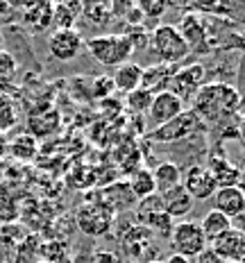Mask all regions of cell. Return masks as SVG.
Segmentation results:
<instances>
[{
    "instance_id": "d590c367",
    "label": "cell",
    "mask_w": 245,
    "mask_h": 263,
    "mask_svg": "<svg viewBox=\"0 0 245 263\" xmlns=\"http://www.w3.org/2000/svg\"><path fill=\"white\" fill-rule=\"evenodd\" d=\"M163 263H193V261H191V259H186V256H179V254H171V256H168V259L163 261Z\"/></svg>"
},
{
    "instance_id": "ba28073f",
    "label": "cell",
    "mask_w": 245,
    "mask_h": 263,
    "mask_svg": "<svg viewBox=\"0 0 245 263\" xmlns=\"http://www.w3.org/2000/svg\"><path fill=\"white\" fill-rule=\"evenodd\" d=\"M184 109H186V105H184V102L179 100L173 91L157 93V96L152 98V105L148 109V114H145V120H148L150 132L161 127V125H166V123H171V120L177 118Z\"/></svg>"
},
{
    "instance_id": "ac0fdd59",
    "label": "cell",
    "mask_w": 245,
    "mask_h": 263,
    "mask_svg": "<svg viewBox=\"0 0 245 263\" xmlns=\"http://www.w3.org/2000/svg\"><path fill=\"white\" fill-rule=\"evenodd\" d=\"M7 155L18 163H30L39 155V141L34 134H16L7 143Z\"/></svg>"
},
{
    "instance_id": "4dcf8cb0",
    "label": "cell",
    "mask_w": 245,
    "mask_h": 263,
    "mask_svg": "<svg viewBox=\"0 0 245 263\" xmlns=\"http://www.w3.org/2000/svg\"><path fill=\"white\" fill-rule=\"evenodd\" d=\"M136 7L141 9L143 16H152V18H157V16H161L166 12V5L163 3H141V5H136Z\"/></svg>"
},
{
    "instance_id": "5bb4252c",
    "label": "cell",
    "mask_w": 245,
    "mask_h": 263,
    "mask_svg": "<svg viewBox=\"0 0 245 263\" xmlns=\"http://www.w3.org/2000/svg\"><path fill=\"white\" fill-rule=\"evenodd\" d=\"M211 200H214V211L227 216L230 220L245 213V195L236 186H232V189H218Z\"/></svg>"
},
{
    "instance_id": "484cf974",
    "label": "cell",
    "mask_w": 245,
    "mask_h": 263,
    "mask_svg": "<svg viewBox=\"0 0 245 263\" xmlns=\"http://www.w3.org/2000/svg\"><path fill=\"white\" fill-rule=\"evenodd\" d=\"M152 93L145 91V89H136L132 93H127L125 96V109H127V114H132V116H145L148 114V109L152 105Z\"/></svg>"
},
{
    "instance_id": "74e56055",
    "label": "cell",
    "mask_w": 245,
    "mask_h": 263,
    "mask_svg": "<svg viewBox=\"0 0 245 263\" xmlns=\"http://www.w3.org/2000/svg\"><path fill=\"white\" fill-rule=\"evenodd\" d=\"M39 263H54V261H39Z\"/></svg>"
},
{
    "instance_id": "603a6c76",
    "label": "cell",
    "mask_w": 245,
    "mask_h": 263,
    "mask_svg": "<svg viewBox=\"0 0 245 263\" xmlns=\"http://www.w3.org/2000/svg\"><path fill=\"white\" fill-rule=\"evenodd\" d=\"M200 227H202V234H204L206 243H214L218 236H222L225 232H230L234 224H232V220L227 216H222V213H218V211L211 209V211H206L202 216Z\"/></svg>"
},
{
    "instance_id": "7c38bea8",
    "label": "cell",
    "mask_w": 245,
    "mask_h": 263,
    "mask_svg": "<svg viewBox=\"0 0 245 263\" xmlns=\"http://www.w3.org/2000/svg\"><path fill=\"white\" fill-rule=\"evenodd\" d=\"M179 34L184 36L186 41L189 50L191 52H202L206 50V25H204V18L200 14H184L182 21L177 25Z\"/></svg>"
},
{
    "instance_id": "6da1fadb",
    "label": "cell",
    "mask_w": 245,
    "mask_h": 263,
    "mask_svg": "<svg viewBox=\"0 0 245 263\" xmlns=\"http://www.w3.org/2000/svg\"><path fill=\"white\" fill-rule=\"evenodd\" d=\"M243 96L227 82H206L191 100V111L202 120L204 127H225L238 118Z\"/></svg>"
},
{
    "instance_id": "f546056e",
    "label": "cell",
    "mask_w": 245,
    "mask_h": 263,
    "mask_svg": "<svg viewBox=\"0 0 245 263\" xmlns=\"http://www.w3.org/2000/svg\"><path fill=\"white\" fill-rule=\"evenodd\" d=\"M18 218V209L12 197H0V222H14Z\"/></svg>"
},
{
    "instance_id": "f35d334b",
    "label": "cell",
    "mask_w": 245,
    "mask_h": 263,
    "mask_svg": "<svg viewBox=\"0 0 245 263\" xmlns=\"http://www.w3.org/2000/svg\"><path fill=\"white\" fill-rule=\"evenodd\" d=\"M148 263H163V261H148Z\"/></svg>"
},
{
    "instance_id": "9c48e42d",
    "label": "cell",
    "mask_w": 245,
    "mask_h": 263,
    "mask_svg": "<svg viewBox=\"0 0 245 263\" xmlns=\"http://www.w3.org/2000/svg\"><path fill=\"white\" fill-rule=\"evenodd\" d=\"M182 186L184 191L195 200H211L214 193L218 191V186L211 177V173L206 171V166L193 163L186 173H182Z\"/></svg>"
},
{
    "instance_id": "7402d4cb",
    "label": "cell",
    "mask_w": 245,
    "mask_h": 263,
    "mask_svg": "<svg viewBox=\"0 0 245 263\" xmlns=\"http://www.w3.org/2000/svg\"><path fill=\"white\" fill-rule=\"evenodd\" d=\"M82 14V3H52V25L57 30H75Z\"/></svg>"
},
{
    "instance_id": "9a60e30c",
    "label": "cell",
    "mask_w": 245,
    "mask_h": 263,
    "mask_svg": "<svg viewBox=\"0 0 245 263\" xmlns=\"http://www.w3.org/2000/svg\"><path fill=\"white\" fill-rule=\"evenodd\" d=\"M206 171L211 173L218 189H232V186H236V182H238L241 168H238L236 163H232L225 155H211Z\"/></svg>"
},
{
    "instance_id": "1f68e13d",
    "label": "cell",
    "mask_w": 245,
    "mask_h": 263,
    "mask_svg": "<svg viewBox=\"0 0 245 263\" xmlns=\"http://www.w3.org/2000/svg\"><path fill=\"white\" fill-rule=\"evenodd\" d=\"M222 48H225V50H238V52H243V57H245V34H230Z\"/></svg>"
},
{
    "instance_id": "30bf717a",
    "label": "cell",
    "mask_w": 245,
    "mask_h": 263,
    "mask_svg": "<svg viewBox=\"0 0 245 263\" xmlns=\"http://www.w3.org/2000/svg\"><path fill=\"white\" fill-rule=\"evenodd\" d=\"M82 46H84V41H82V34L78 30H54L48 39V50L59 62H73L80 54Z\"/></svg>"
},
{
    "instance_id": "44dd1931",
    "label": "cell",
    "mask_w": 245,
    "mask_h": 263,
    "mask_svg": "<svg viewBox=\"0 0 245 263\" xmlns=\"http://www.w3.org/2000/svg\"><path fill=\"white\" fill-rule=\"evenodd\" d=\"M152 179H155L157 193H166V191L182 184V168H179L175 161H161L159 166L152 171Z\"/></svg>"
},
{
    "instance_id": "836d02e7",
    "label": "cell",
    "mask_w": 245,
    "mask_h": 263,
    "mask_svg": "<svg viewBox=\"0 0 245 263\" xmlns=\"http://www.w3.org/2000/svg\"><path fill=\"white\" fill-rule=\"evenodd\" d=\"M195 259H198V263H222V261L214 254V252H211V248H206V250L202 252V254L195 256Z\"/></svg>"
},
{
    "instance_id": "d6986e66",
    "label": "cell",
    "mask_w": 245,
    "mask_h": 263,
    "mask_svg": "<svg viewBox=\"0 0 245 263\" xmlns=\"http://www.w3.org/2000/svg\"><path fill=\"white\" fill-rule=\"evenodd\" d=\"M141 78H143V68H141L139 64H134V62L121 64L116 70H114V75H111L116 91L125 93V96L139 89V86H141Z\"/></svg>"
},
{
    "instance_id": "cb8c5ba5",
    "label": "cell",
    "mask_w": 245,
    "mask_h": 263,
    "mask_svg": "<svg viewBox=\"0 0 245 263\" xmlns=\"http://www.w3.org/2000/svg\"><path fill=\"white\" fill-rule=\"evenodd\" d=\"M139 224H143V227H148L155 236L159 238H168L173 232V218L168 216L166 211H157V213H145V216H139Z\"/></svg>"
},
{
    "instance_id": "e0dca14e",
    "label": "cell",
    "mask_w": 245,
    "mask_h": 263,
    "mask_svg": "<svg viewBox=\"0 0 245 263\" xmlns=\"http://www.w3.org/2000/svg\"><path fill=\"white\" fill-rule=\"evenodd\" d=\"M175 73V68L168 64H155L143 68V78H141V89L150 91L152 96L161 91H168V84H171V78Z\"/></svg>"
},
{
    "instance_id": "5b68a950",
    "label": "cell",
    "mask_w": 245,
    "mask_h": 263,
    "mask_svg": "<svg viewBox=\"0 0 245 263\" xmlns=\"http://www.w3.org/2000/svg\"><path fill=\"white\" fill-rule=\"evenodd\" d=\"M171 245H173V250H175V254L186 256V259H195V256H200L209 248L198 220L177 222L171 232Z\"/></svg>"
},
{
    "instance_id": "2e32d148",
    "label": "cell",
    "mask_w": 245,
    "mask_h": 263,
    "mask_svg": "<svg viewBox=\"0 0 245 263\" xmlns=\"http://www.w3.org/2000/svg\"><path fill=\"white\" fill-rule=\"evenodd\" d=\"M161 197V204H163V211L168 213L171 218H184L189 216L191 209H193V197H191L186 191H184V186L179 184L175 189L166 191V193H159Z\"/></svg>"
},
{
    "instance_id": "7a4b0ae2",
    "label": "cell",
    "mask_w": 245,
    "mask_h": 263,
    "mask_svg": "<svg viewBox=\"0 0 245 263\" xmlns=\"http://www.w3.org/2000/svg\"><path fill=\"white\" fill-rule=\"evenodd\" d=\"M134 50L136 48L127 34H100L86 41V52L102 66H116L118 68L121 64L129 62Z\"/></svg>"
},
{
    "instance_id": "4fadbf2b",
    "label": "cell",
    "mask_w": 245,
    "mask_h": 263,
    "mask_svg": "<svg viewBox=\"0 0 245 263\" xmlns=\"http://www.w3.org/2000/svg\"><path fill=\"white\" fill-rule=\"evenodd\" d=\"M152 240H155V234L148 227L136 222L132 229H127L121 236V248L129 259H143L152 248Z\"/></svg>"
},
{
    "instance_id": "8d00e7d4",
    "label": "cell",
    "mask_w": 245,
    "mask_h": 263,
    "mask_svg": "<svg viewBox=\"0 0 245 263\" xmlns=\"http://www.w3.org/2000/svg\"><path fill=\"white\" fill-rule=\"evenodd\" d=\"M236 189L241 191V193L245 195V166L241 168V173H238V182H236Z\"/></svg>"
},
{
    "instance_id": "d6a6232c",
    "label": "cell",
    "mask_w": 245,
    "mask_h": 263,
    "mask_svg": "<svg viewBox=\"0 0 245 263\" xmlns=\"http://www.w3.org/2000/svg\"><path fill=\"white\" fill-rule=\"evenodd\" d=\"M236 141L243 145V150H245V109H243V114H238V123H236Z\"/></svg>"
},
{
    "instance_id": "d4e9b609",
    "label": "cell",
    "mask_w": 245,
    "mask_h": 263,
    "mask_svg": "<svg viewBox=\"0 0 245 263\" xmlns=\"http://www.w3.org/2000/svg\"><path fill=\"white\" fill-rule=\"evenodd\" d=\"M127 186H129V191H132V195L136 197V202L145 200V197H150L152 193H157L155 179H152V171H148V168H139V171L129 177Z\"/></svg>"
},
{
    "instance_id": "ffe728a7",
    "label": "cell",
    "mask_w": 245,
    "mask_h": 263,
    "mask_svg": "<svg viewBox=\"0 0 245 263\" xmlns=\"http://www.w3.org/2000/svg\"><path fill=\"white\" fill-rule=\"evenodd\" d=\"M23 23L32 32H43L52 25V3H30L23 9Z\"/></svg>"
},
{
    "instance_id": "ab89813d",
    "label": "cell",
    "mask_w": 245,
    "mask_h": 263,
    "mask_svg": "<svg viewBox=\"0 0 245 263\" xmlns=\"http://www.w3.org/2000/svg\"><path fill=\"white\" fill-rule=\"evenodd\" d=\"M0 177H3V171H0Z\"/></svg>"
},
{
    "instance_id": "4316f807",
    "label": "cell",
    "mask_w": 245,
    "mask_h": 263,
    "mask_svg": "<svg viewBox=\"0 0 245 263\" xmlns=\"http://www.w3.org/2000/svg\"><path fill=\"white\" fill-rule=\"evenodd\" d=\"M16 123H18V107L14 98L0 93V132L7 134L12 127H16Z\"/></svg>"
},
{
    "instance_id": "e575fe53",
    "label": "cell",
    "mask_w": 245,
    "mask_h": 263,
    "mask_svg": "<svg viewBox=\"0 0 245 263\" xmlns=\"http://www.w3.org/2000/svg\"><path fill=\"white\" fill-rule=\"evenodd\" d=\"M7 143H9L7 134H3V132H0V161L7 157Z\"/></svg>"
},
{
    "instance_id": "277c9868",
    "label": "cell",
    "mask_w": 245,
    "mask_h": 263,
    "mask_svg": "<svg viewBox=\"0 0 245 263\" xmlns=\"http://www.w3.org/2000/svg\"><path fill=\"white\" fill-rule=\"evenodd\" d=\"M152 48H155L157 57L161 59V64H179L182 59H186L191 50L184 41V36L179 34L177 25H159L152 32Z\"/></svg>"
},
{
    "instance_id": "52a82bcc",
    "label": "cell",
    "mask_w": 245,
    "mask_h": 263,
    "mask_svg": "<svg viewBox=\"0 0 245 263\" xmlns=\"http://www.w3.org/2000/svg\"><path fill=\"white\" fill-rule=\"evenodd\" d=\"M206 68L202 64H191L186 68H177L171 78V84H168V91H173L179 100L186 105L195 98L202 86L206 84Z\"/></svg>"
},
{
    "instance_id": "8992f818",
    "label": "cell",
    "mask_w": 245,
    "mask_h": 263,
    "mask_svg": "<svg viewBox=\"0 0 245 263\" xmlns=\"http://www.w3.org/2000/svg\"><path fill=\"white\" fill-rule=\"evenodd\" d=\"M204 125L202 120L195 116L191 109H184L177 118H173L171 123L161 125V127L150 132V141H159V143H175V141L189 139L195 132H202Z\"/></svg>"
},
{
    "instance_id": "8fae6325",
    "label": "cell",
    "mask_w": 245,
    "mask_h": 263,
    "mask_svg": "<svg viewBox=\"0 0 245 263\" xmlns=\"http://www.w3.org/2000/svg\"><path fill=\"white\" fill-rule=\"evenodd\" d=\"M209 248L222 263H241L245 250V232L232 227L230 232L218 236L214 243H209Z\"/></svg>"
},
{
    "instance_id": "f1b7e54d",
    "label": "cell",
    "mask_w": 245,
    "mask_h": 263,
    "mask_svg": "<svg viewBox=\"0 0 245 263\" xmlns=\"http://www.w3.org/2000/svg\"><path fill=\"white\" fill-rule=\"evenodd\" d=\"M114 93H116V86H114L111 75H100V78H96L93 96L98 98V100H107V98H111Z\"/></svg>"
},
{
    "instance_id": "3957f363",
    "label": "cell",
    "mask_w": 245,
    "mask_h": 263,
    "mask_svg": "<svg viewBox=\"0 0 245 263\" xmlns=\"http://www.w3.org/2000/svg\"><path fill=\"white\" fill-rule=\"evenodd\" d=\"M114 220H116V211L102 200L84 202L75 213L78 229L86 236H107L114 229Z\"/></svg>"
},
{
    "instance_id": "83f0119b",
    "label": "cell",
    "mask_w": 245,
    "mask_h": 263,
    "mask_svg": "<svg viewBox=\"0 0 245 263\" xmlns=\"http://www.w3.org/2000/svg\"><path fill=\"white\" fill-rule=\"evenodd\" d=\"M18 73V62L9 50H3L0 48V82H9L16 78Z\"/></svg>"
}]
</instances>
